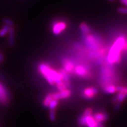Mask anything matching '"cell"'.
Here are the masks:
<instances>
[{"label": "cell", "mask_w": 127, "mask_h": 127, "mask_svg": "<svg viewBox=\"0 0 127 127\" xmlns=\"http://www.w3.org/2000/svg\"><path fill=\"white\" fill-rule=\"evenodd\" d=\"M126 42L125 37L123 35L119 36L114 41L112 47L109 49L107 56V61L109 64H117L121 61V51Z\"/></svg>", "instance_id": "6da1fadb"}, {"label": "cell", "mask_w": 127, "mask_h": 127, "mask_svg": "<svg viewBox=\"0 0 127 127\" xmlns=\"http://www.w3.org/2000/svg\"><path fill=\"white\" fill-rule=\"evenodd\" d=\"M38 68L39 73L50 85H54L57 82L63 81V76L61 73L54 69L47 64L41 63Z\"/></svg>", "instance_id": "7a4b0ae2"}, {"label": "cell", "mask_w": 127, "mask_h": 127, "mask_svg": "<svg viewBox=\"0 0 127 127\" xmlns=\"http://www.w3.org/2000/svg\"><path fill=\"white\" fill-rule=\"evenodd\" d=\"M85 35V42L88 47L93 50H98L101 45L99 39L96 38V36L90 34V33Z\"/></svg>", "instance_id": "3957f363"}, {"label": "cell", "mask_w": 127, "mask_h": 127, "mask_svg": "<svg viewBox=\"0 0 127 127\" xmlns=\"http://www.w3.org/2000/svg\"><path fill=\"white\" fill-rule=\"evenodd\" d=\"M74 73L79 77L84 78L86 79H90L92 77V75L88 68L86 66L81 65H78L75 66Z\"/></svg>", "instance_id": "277c9868"}, {"label": "cell", "mask_w": 127, "mask_h": 127, "mask_svg": "<svg viewBox=\"0 0 127 127\" xmlns=\"http://www.w3.org/2000/svg\"><path fill=\"white\" fill-rule=\"evenodd\" d=\"M118 94L114 98L112 102L114 103H121L125 101L127 98V87L119 86L117 87Z\"/></svg>", "instance_id": "5b68a950"}, {"label": "cell", "mask_w": 127, "mask_h": 127, "mask_svg": "<svg viewBox=\"0 0 127 127\" xmlns=\"http://www.w3.org/2000/svg\"><path fill=\"white\" fill-rule=\"evenodd\" d=\"M66 27L67 25L65 22L57 21L52 25V31L55 35H58L66 30Z\"/></svg>", "instance_id": "8992f818"}, {"label": "cell", "mask_w": 127, "mask_h": 127, "mask_svg": "<svg viewBox=\"0 0 127 127\" xmlns=\"http://www.w3.org/2000/svg\"><path fill=\"white\" fill-rule=\"evenodd\" d=\"M98 93V90L95 87H87L83 90L82 93V96L84 98L87 99H91L97 95Z\"/></svg>", "instance_id": "52a82bcc"}, {"label": "cell", "mask_w": 127, "mask_h": 127, "mask_svg": "<svg viewBox=\"0 0 127 127\" xmlns=\"http://www.w3.org/2000/svg\"><path fill=\"white\" fill-rule=\"evenodd\" d=\"M71 95V92L68 89H65V90L60 91L58 93H52V97L54 99H56L59 101L60 99H66L69 98Z\"/></svg>", "instance_id": "ba28073f"}, {"label": "cell", "mask_w": 127, "mask_h": 127, "mask_svg": "<svg viewBox=\"0 0 127 127\" xmlns=\"http://www.w3.org/2000/svg\"><path fill=\"white\" fill-rule=\"evenodd\" d=\"M63 65V68L68 74H73L75 68V65L74 63L68 58H65L62 62Z\"/></svg>", "instance_id": "9c48e42d"}, {"label": "cell", "mask_w": 127, "mask_h": 127, "mask_svg": "<svg viewBox=\"0 0 127 127\" xmlns=\"http://www.w3.org/2000/svg\"><path fill=\"white\" fill-rule=\"evenodd\" d=\"M9 94L5 87L0 82V102L6 104L8 102Z\"/></svg>", "instance_id": "30bf717a"}, {"label": "cell", "mask_w": 127, "mask_h": 127, "mask_svg": "<svg viewBox=\"0 0 127 127\" xmlns=\"http://www.w3.org/2000/svg\"><path fill=\"white\" fill-rule=\"evenodd\" d=\"M85 125L87 127H101L102 125L99 123L95 120L94 116L92 115H85Z\"/></svg>", "instance_id": "8fae6325"}, {"label": "cell", "mask_w": 127, "mask_h": 127, "mask_svg": "<svg viewBox=\"0 0 127 127\" xmlns=\"http://www.w3.org/2000/svg\"><path fill=\"white\" fill-rule=\"evenodd\" d=\"M102 88L105 93L109 94H114L116 92H117V87L111 83L103 84Z\"/></svg>", "instance_id": "7c38bea8"}, {"label": "cell", "mask_w": 127, "mask_h": 127, "mask_svg": "<svg viewBox=\"0 0 127 127\" xmlns=\"http://www.w3.org/2000/svg\"><path fill=\"white\" fill-rule=\"evenodd\" d=\"M95 120L98 122L99 124L102 125V124L105 121L107 120L108 116L106 113H103V112H97L94 115Z\"/></svg>", "instance_id": "4fadbf2b"}, {"label": "cell", "mask_w": 127, "mask_h": 127, "mask_svg": "<svg viewBox=\"0 0 127 127\" xmlns=\"http://www.w3.org/2000/svg\"><path fill=\"white\" fill-rule=\"evenodd\" d=\"M8 42L9 47H12L15 44V29L14 27H10L8 31Z\"/></svg>", "instance_id": "5bb4252c"}, {"label": "cell", "mask_w": 127, "mask_h": 127, "mask_svg": "<svg viewBox=\"0 0 127 127\" xmlns=\"http://www.w3.org/2000/svg\"><path fill=\"white\" fill-rule=\"evenodd\" d=\"M79 28L82 34L87 35L91 32V29L89 25L86 23H82L79 25Z\"/></svg>", "instance_id": "9a60e30c"}, {"label": "cell", "mask_w": 127, "mask_h": 127, "mask_svg": "<svg viewBox=\"0 0 127 127\" xmlns=\"http://www.w3.org/2000/svg\"><path fill=\"white\" fill-rule=\"evenodd\" d=\"M53 99V97H52V93L46 95V96L44 98L43 102H42V104L45 107H48V105L50 104L51 101Z\"/></svg>", "instance_id": "2e32d148"}, {"label": "cell", "mask_w": 127, "mask_h": 127, "mask_svg": "<svg viewBox=\"0 0 127 127\" xmlns=\"http://www.w3.org/2000/svg\"><path fill=\"white\" fill-rule=\"evenodd\" d=\"M9 28H10V27L5 24L4 26L2 27V28L0 30V36H1V37H3V36L5 35L8 32Z\"/></svg>", "instance_id": "e0dca14e"}, {"label": "cell", "mask_w": 127, "mask_h": 127, "mask_svg": "<svg viewBox=\"0 0 127 127\" xmlns=\"http://www.w3.org/2000/svg\"><path fill=\"white\" fill-rule=\"evenodd\" d=\"M55 85H56L57 88L58 89V90H59V91H62V90H65V89L68 88L67 86H66V85L64 83V82L63 81H61L57 82Z\"/></svg>", "instance_id": "ac0fdd59"}, {"label": "cell", "mask_w": 127, "mask_h": 127, "mask_svg": "<svg viewBox=\"0 0 127 127\" xmlns=\"http://www.w3.org/2000/svg\"><path fill=\"white\" fill-rule=\"evenodd\" d=\"M58 105V101L56 99H52L51 102L50 103V104L48 105V107L50 109V110H52V109H54L56 108L57 105Z\"/></svg>", "instance_id": "d6986e66"}, {"label": "cell", "mask_w": 127, "mask_h": 127, "mask_svg": "<svg viewBox=\"0 0 127 127\" xmlns=\"http://www.w3.org/2000/svg\"><path fill=\"white\" fill-rule=\"evenodd\" d=\"M2 21L5 24L8 25V26L10 27H14V23H13V21H12L11 20H10V19L7 18H3Z\"/></svg>", "instance_id": "ffe728a7"}, {"label": "cell", "mask_w": 127, "mask_h": 127, "mask_svg": "<svg viewBox=\"0 0 127 127\" xmlns=\"http://www.w3.org/2000/svg\"><path fill=\"white\" fill-rule=\"evenodd\" d=\"M78 123L79 124L81 125V126H85V115H82L79 118L78 120Z\"/></svg>", "instance_id": "44dd1931"}, {"label": "cell", "mask_w": 127, "mask_h": 127, "mask_svg": "<svg viewBox=\"0 0 127 127\" xmlns=\"http://www.w3.org/2000/svg\"><path fill=\"white\" fill-rule=\"evenodd\" d=\"M50 119L51 121H55V111L54 109L50 110Z\"/></svg>", "instance_id": "7402d4cb"}, {"label": "cell", "mask_w": 127, "mask_h": 127, "mask_svg": "<svg viewBox=\"0 0 127 127\" xmlns=\"http://www.w3.org/2000/svg\"><path fill=\"white\" fill-rule=\"evenodd\" d=\"M93 112V109L91 108H87L84 111L83 115H92Z\"/></svg>", "instance_id": "603a6c76"}, {"label": "cell", "mask_w": 127, "mask_h": 127, "mask_svg": "<svg viewBox=\"0 0 127 127\" xmlns=\"http://www.w3.org/2000/svg\"><path fill=\"white\" fill-rule=\"evenodd\" d=\"M118 12L121 14H127V8L120 7L118 9Z\"/></svg>", "instance_id": "cb8c5ba5"}, {"label": "cell", "mask_w": 127, "mask_h": 127, "mask_svg": "<svg viewBox=\"0 0 127 127\" xmlns=\"http://www.w3.org/2000/svg\"><path fill=\"white\" fill-rule=\"evenodd\" d=\"M121 2L127 6V0H120Z\"/></svg>", "instance_id": "d4e9b609"}, {"label": "cell", "mask_w": 127, "mask_h": 127, "mask_svg": "<svg viewBox=\"0 0 127 127\" xmlns=\"http://www.w3.org/2000/svg\"><path fill=\"white\" fill-rule=\"evenodd\" d=\"M4 56H3V55L0 54V61H2V60H4Z\"/></svg>", "instance_id": "484cf974"}, {"label": "cell", "mask_w": 127, "mask_h": 127, "mask_svg": "<svg viewBox=\"0 0 127 127\" xmlns=\"http://www.w3.org/2000/svg\"><path fill=\"white\" fill-rule=\"evenodd\" d=\"M109 1H110V2H114L115 1V0H108Z\"/></svg>", "instance_id": "4316f807"}]
</instances>
